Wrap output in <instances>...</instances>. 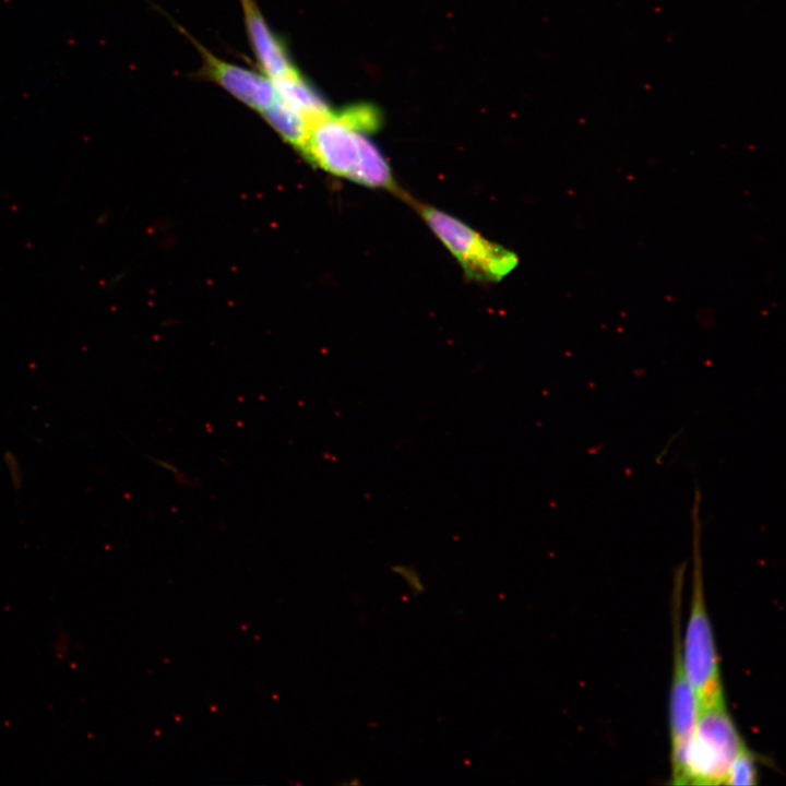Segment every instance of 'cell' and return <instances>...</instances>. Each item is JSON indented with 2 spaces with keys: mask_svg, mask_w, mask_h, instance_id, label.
Returning a JSON list of instances; mask_svg holds the SVG:
<instances>
[{
  "mask_svg": "<svg viewBox=\"0 0 786 786\" xmlns=\"http://www.w3.org/2000/svg\"><path fill=\"white\" fill-rule=\"evenodd\" d=\"M271 81L276 94L284 102L302 112L311 122L331 111L324 98L301 73Z\"/></svg>",
  "mask_w": 786,
  "mask_h": 786,
  "instance_id": "cell-8",
  "label": "cell"
},
{
  "mask_svg": "<svg viewBox=\"0 0 786 786\" xmlns=\"http://www.w3.org/2000/svg\"><path fill=\"white\" fill-rule=\"evenodd\" d=\"M419 214L467 276L498 282L517 265V255L492 242L451 214L430 205H418Z\"/></svg>",
  "mask_w": 786,
  "mask_h": 786,
  "instance_id": "cell-4",
  "label": "cell"
},
{
  "mask_svg": "<svg viewBox=\"0 0 786 786\" xmlns=\"http://www.w3.org/2000/svg\"><path fill=\"white\" fill-rule=\"evenodd\" d=\"M684 565L677 569L671 599L672 677L669 701L671 784L684 785L687 750L699 716V703L687 676L681 646V603Z\"/></svg>",
  "mask_w": 786,
  "mask_h": 786,
  "instance_id": "cell-5",
  "label": "cell"
},
{
  "mask_svg": "<svg viewBox=\"0 0 786 786\" xmlns=\"http://www.w3.org/2000/svg\"><path fill=\"white\" fill-rule=\"evenodd\" d=\"M179 28L202 58V67L196 73L199 78L218 85L229 95L259 112L276 98L274 85L266 75L221 59L186 29Z\"/></svg>",
  "mask_w": 786,
  "mask_h": 786,
  "instance_id": "cell-6",
  "label": "cell"
},
{
  "mask_svg": "<svg viewBox=\"0 0 786 786\" xmlns=\"http://www.w3.org/2000/svg\"><path fill=\"white\" fill-rule=\"evenodd\" d=\"M251 49L270 80L293 76L299 72L286 45L270 28L255 0H239Z\"/></svg>",
  "mask_w": 786,
  "mask_h": 786,
  "instance_id": "cell-7",
  "label": "cell"
},
{
  "mask_svg": "<svg viewBox=\"0 0 786 786\" xmlns=\"http://www.w3.org/2000/svg\"><path fill=\"white\" fill-rule=\"evenodd\" d=\"M745 745L726 703L700 710L687 750L684 785H724Z\"/></svg>",
  "mask_w": 786,
  "mask_h": 786,
  "instance_id": "cell-3",
  "label": "cell"
},
{
  "mask_svg": "<svg viewBox=\"0 0 786 786\" xmlns=\"http://www.w3.org/2000/svg\"><path fill=\"white\" fill-rule=\"evenodd\" d=\"M381 116L374 106L355 104L331 110L311 122L301 152L315 166L358 184L395 190L391 167L369 135L377 131Z\"/></svg>",
  "mask_w": 786,
  "mask_h": 786,
  "instance_id": "cell-1",
  "label": "cell"
},
{
  "mask_svg": "<svg viewBox=\"0 0 786 786\" xmlns=\"http://www.w3.org/2000/svg\"><path fill=\"white\" fill-rule=\"evenodd\" d=\"M681 646L684 669L700 710L726 703L704 597L700 531H694L693 534L691 608Z\"/></svg>",
  "mask_w": 786,
  "mask_h": 786,
  "instance_id": "cell-2",
  "label": "cell"
},
{
  "mask_svg": "<svg viewBox=\"0 0 786 786\" xmlns=\"http://www.w3.org/2000/svg\"><path fill=\"white\" fill-rule=\"evenodd\" d=\"M264 120L290 145L302 151L311 121L278 95L260 112Z\"/></svg>",
  "mask_w": 786,
  "mask_h": 786,
  "instance_id": "cell-9",
  "label": "cell"
},
{
  "mask_svg": "<svg viewBox=\"0 0 786 786\" xmlns=\"http://www.w3.org/2000/svg\"><path fill=\"white\" fill-rule=\"evenodd\" d=\"M758 784L757 760L745 745L735 759L724 785L751 786Z\"/></svg>",
  "mask_w": 786,
  "mask_h": 786,
  "instance_id": "cell-10",
  "label": "cell"
}]
</instances>
